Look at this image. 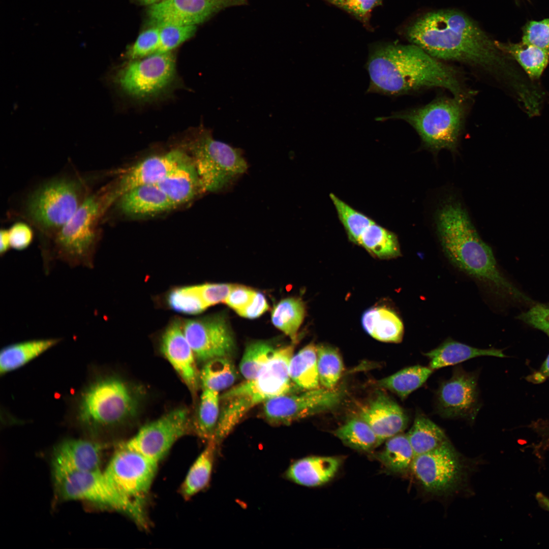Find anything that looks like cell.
Segmentation results:
<instances>
[{"instance_id": "obj_1", "label": "cell", "mask_w": 549, "mask_h": 549, "mask_svg": "<svg viewBox=\"0 0 549 549\" xmlns=\"http://www.w3.org/2000/svg\"><path fill=\"white\" fill-rule=\"evenodd\" d=\"M409 41L441 60L466 64L494 76L505 74L503 53L475 21L455 10L426 13L407 28Z\"/></svg>"}, {"instance_id": "obj_2", "label": "cell", "mask_w": 549, "mask_h": 549, "mask_svg": "<svg viewBox=\"0 0 549 549\" xmlns=\"http://www.w3.org/2000/svg\"><path fill=\"white\" fill-rule=\"evenodd\" d=\"M367 68L370 79L367 93L395 96L438 87L463 101L471 95L454 69L412 44L376 46Z\"/></svg>"}, {"instance_id": "obj_3", "label": "cell", "mask_w": 549, "mask_h": 549, "mask_svg": "<svg viewBox=\"0 0 549 549\" xmlns=\"http://www.w3.org/2000/svg\"><path fill=\"white\" fill-rule=\"evenodd\" d=\"M435 222L441 247L453 265L502 298L530 301L500 272L491 248L480 238L460 203L446 202L437 210Z\"/></svg>"}, {"instance_id": "obj_4", "label": "cell", "mask_w": 549, "mask_h": 549, "mask_svg": "<svg viewBox=\"0 0 549 549\" xmlns=\"http://www.w3.org/2000/svg\"><path fill=\"white\" fill-rule=\"evenodd\" d=\"M94 174L76 172L56 175L28 193L16 215L38 232L43 260L50 242L94 191Z\"/></svg>"}, {"instance_id": "obj_5", "label": "cell", "mask_w": 549, "mask_h": 549, "mask_svg": "<svg viewBox=\"0 0 549 549\" xmlns=\"http://www.w3.org/2000/svg\"><path fill=\"white\" fill-rule=\"evenodd\" d=\"M115 201L113 185L93 191L51 239L47 263L60 260L69 266L93 268L100 238L99 223Z\"/></svg>"}, {"instance_id": "obj_6", "label": "cell", "mask_w": 549, "mask_h": 549, "mask_svg": "<svg viewBox=\"0 0 549 549\" xmlns=\"http://www.w3.org/2000/svg\"><path fill=\"white\" fill-rule=\"evenodd\" d=\"M463 101L441 98L418 108L395 112L377 120L399 119L409 124L420 136L424 146L437 152L455 151L459 143L464 115Z\"/></svg>"}, {"instance_id": "obj_7", "label": "cell", "mask_w": 549, "mask_h": 549, "mask_svg": "<svg viewBox=\"0 0 549 549\" xmlns=\"http://www.w3.org/2000/svg\"><path fill=\"white\" fill-rule=\"evenodd\" d=\"M189 147L204 191L227 189L248 169L240 149L215 139L204 128L199 130Z\"/></svg>"}, {"instance_id": "obj_8", "label": "cell", "mask_w": 549, "mask_h": 549, "mask_svg": "<svg viewBox=\"0 0 549 549\" xmlns=\"http://www.w3.org/2000/svg\"><path fill=\"white\" fill-rule=\"evenodd\" d=\"M138 395L126 382L110 377L93 383L81 399L79 416L91 427H105L121 423L138 411Z\"/></svg>"}, {"instance_id": "obj_9", "label": "cell", "mask_w": 549, "mask_h": 549, "mask_svg": "<svg viewBox=\"0 0 549 549\" xmlns=\"http://www.w3.org/2000/svg\"><path fill=\"white\" fill-rule=\"evenodd\" d=\"M54 479L57 492L64 499L100 504L125 513L139 525H146L142 507L119 492L101 470L70 472Z\"/></svg>"}, {"instance_id": "obj_10", "label": "cell", "mask_w": 549, "mask_h": 549, "mask_svg": "<svg viewBox=\"0 0 549 549\" xmlns=\"http://www.w3.org/2000/svg\"><path fill=\"white\" fill-rule=\"evenodd\" d=\"M175 57L172 52L129 60L116 72L114 81L127 96L147 101L165 93L175 80Z\"/></svg>"}, {"instance_id": "obj_11", "label": "cell", "mask_w": 549, "mask_h": 549, "mask_svg": "<svg viewBox=\"0 0 549 549\" xmlns=\"http://www.w3.org/2000/svg\"><path fill=\"white\" fill-rule=\"evenodd\" d=\"M294 347L293 344L276 349L255 377L230 388L222 396L230 399L247 414L260 403L290 393L293 382L289 367Z\"/></svg>"}, {"instance_id": "obj_12", "label": "cell", "mask_w": 549, "mask_h": 549, "mask_svg": "<svg viewBox=\"0 0 549 549\" xmlns=\"http://www.w3.org/2000/svg\"><path fill=\"white\" fill-rule=\"evenodd\" d=\"M410 470L424 492L439 496L456 492L467 476L463 459L449 441L432 451L415 456Z\"/></svg>"}, {"instance_id": "obj_13", "label": "cell", "mask_w": 549, "mask_h": 549, "mask_svg": "<svg viewBox=\"0 0 549 549\" xmlns=\"http://www.w3.org/2000/svg\"><path fill=\"white\" fill-rule=\"evenodd\" d=\"M158 464L121 445L104 472L119 492L142 507L155 478Z\"/></svg>"}, {"instance_id": "obj_14", "label": "cell", "mask_w": 549, "mask_h": 549, "mask_svg": "<svg viewBox=\"0 0 549 549\" xmlns=\"http://www.w3.org/2000/svg\"><path fill=\"white\" fill-rule=\"evenodd\" d=\"M342 390L324 387L288 393L263 403L262 415L272 425H289L298 419L330 410L341 403Z\"/></svg>"}, {"instance_id": "obj_15", "label": "cell", "mask_w": 549, "mask_h": 549, "mask_svg": "<svg viewBox=\"0 0 549 549\" xmlns=\"http://www.w3.org/2000/svg\"><path fill=\"white\" fill-rule=\"evenodd\" d=\"M189 423L188 411L177 408L142 426L122 445L159 463L175 442L188 433Z\"/></svg>"}, {"instance_id": "obj_16", "label": "cell", "mask_w": 549, "mask_h": 549, "mask_svg": "<svg viewBox=\"0 0 549 549\" xmlns=\"http://www.w3.org/2000/svg\"><path fill=\"white\" fill-rule=\"evenodd\" d=\"M182 328L197 361L230 358L235 350L232 331L222 317L188 319Z\"/></svg>"}, {"instance_id": "obj_17", "label": "cell", "mask_w": 549, "mask_h": 549, "mask_svg": "<svg viewBox=\"0 0 549 549\" xmlns=\"http://www.w3.org/2000/svg\"><path fill=\"white\" fill-rule=\"evenodd\" d=\"M435 405L442 417L474 420L480 408L477 375L454 368L451 377L437 390Z\"/></svg>"}, {"instance_id": "obj_18", "label": "cell", "mask_w": 549, "mask_h": 549, "mask_svg": "<svg viewBox=\"0 0 549 549\" xmlns=\"http://www.w3.org/2000/svg\"><path fill=\"white\" fill-rule=\"evenodd\" d=\"M227 0H161L149 6L148 15L156 26L196 25L222 8Z\"/></svg>"}, {"instance_id": "obj_19", "label": "cell", "mask_w": 549, "mask_h": 549, "mask_svg": "<svg viewBox=\"0 0 549 549\" xmlns=\"http://www.w3.org/2000/svg\"><path fill=\"white\" fill-rule=\"evenodd\" d=\"M190 158L183 150L174 149L142 160L126 171L114 184L116 200L124 193L136 187L157 184Z\"/></svg>"}, {"instance_id": "obj_20", "label": "cell", "mask_w": 549, "mask_h": 549, "mask_svg": "<svg viewBox=\"0 0 549 549\" xmlns=\"http://www.w3.org/2000/svg\"><path fill=\"white\" fill-rule=\"evenodd\" d=\"M161 349L188 387L192 392L196 391L200 381L197 360L179 321L172 322L165 330Z\"/></svg>"}, {"instance_id": "obj_21", "label": "cell", "mask_w": 549, "mask_h": 549, "mask_svg": "<svg viewBox=\"0 0 549 549\" xmlns=\"http://www.w3.org/2000/svg\"><path fill=\"white\" fill-rule=\"evenodd\" d=\"M359 417L372 429L380 444L401 433L405 430L409 422L408 416L403 409L382 392H379L361 408Z\"/></svg>"}, {"instance_id": "obj_22", "label": "cell", "mask_w": 549, "mask_h": 549, "mask_svg": "<svg viewBox=\"0 0 549 549\" xmlns=\"http://www.w3.org/2000/svg\"><path fill=\"white\" fill-rule=\"evenodd\" d=\"M102 446L81 439H70L59 444L53 457V477L73 472L100 469Z\"/></svg>"}, {"instance_id": "obj_23", "label": "cell", "mask_w": 549, "mask_h": 549, "mask_svg": "<svg viewBox=\"0 0 549 549\" xmlns=\"http://www.w3.org/2000/svg\"><path fill=\"white\" fill-rule=\"evenodd\" d=\"M341 464L334 456H309L298 460L286 470L285 477L297 484L309 486L321 485L330 480Z\"/></svg>"}, {"instance_id": "obj_24", "label": "cell", "mask_w": 549, "mask_h": 549, "mask_svg": "<svg viewBox=\"0 0 549 549\" xmlns=\"http://www.w3.org/2000/svg\"><path fill=\"white\" fill-rule=\"evenodd\" d=\"M121 210L133 216L158 213L175 206L156 185H143L133 188L118 199Z\"/></svg>"}, {"instance_id": "obj_25", "label": "cell", "mask_w": 549, "mask_h": 549, "mask_svg": "<svg viewBox=\"0 0 549 549\" xmlns=\"http://www.w3.org/2000/svg\"><path fill=\"white\" fill-rule=\"evenodd\" d=\"M156 185L175 207L204 191L191 157Z\"/></svg>"}, {"instance_id": "obj_26", "label": "cell", "mask_w": 549, "mask_h": 549, "mask_svg": "<svg viewBox=\"0 0 549 549\" xmlns=\"http://www.w3.org/2000/svg\"><path fill=\"white\" fill-rule=\"evenodd\" d=\"M423 355L429 359V367L433 371L479 356L505 357L501 350L477 348L451 339L446 340L438 347Z\"/></svg>"}, {"instance_id": "obj_27", "label": "cell", "mask_w": 549, "mask_h": 549, "mask_svg": "<svg viewBox=\"0 0 549 549\" xmlns=\"http://www.w3.org/2000/svg\"><path fill=\"white\" fill-rule=\"evenodd\" d=\"M361 321L365 331L379 341L399 343L402 340L403 324L390 309L383 307L369 309L362 315Z\"/></svg>"}, {"instance_id": "obj_28", "label": "cell", "mask_w": 549, "mask_h": 549, "mask_svg": "<svg viewBox=\"0 0 549 549\" xmlns=\"http://www.w3.org/2000/svg\"><path fill=\"white\" fill-rule=\"evenodd\" d=\"M60 339L32 340L9 345L0 352V373L17 369L59 342Z\"/></svg>"}, {"instance_id": "obj_29", "label": "cell", "mask_w": 549, "mask_h": 549, "mask_svg": "<svg viewBox=\"0 0 549 549\" xmlns=\"http://www.w3.org/2000/svg\"><path fill=\"white\" fill-rule=\"evenodd\" d=\"M357 245L380 259L395 258L401 255L396 235L374 221L363 230Z\"/></svg>"}, {"instance_id": "obj_30", "label": "cell", "mask_w": 549, "mask_h": 549, "mask_svg": "<svg viewBox=\"0 0 549 549\" xmlns=\"http://www.w3.org/2000/svg\"><path fill=\"white\" fill-rule=\"evenodd\" d=\"M289 373L292 382L301 389L307 390L320 387L316 346L311 343L293 355Z\"/></svg>"}, {"instance_id": "obj_31", "label": "cell", "mask_w": 549, "mask_h": 549, "mask_svg": "<svg viewBox=\"0 0 549 549\" xmlns=\"http://www.w3.org/2000/svg\"><path fill=\"white\" fill-rule=\"evenodd\" d=\"M406 434L415 456L432 451L449 441L439 426L420 413L416 415Z\"/></svg>"}, {"instance_id": "obj_32", "label": "cell", "mask_w": 549, "mask_h": 549, "mask_svg": "<svg viewBox=\"0 0 549 549\" xmlns=\"http://www.w3.org/2000/svg\"><path fill=\"white\" fill-rule=\"evenodd\" d=\"M496 44L503 53L516 60L532 79H539L549 62V52L535 46L522 42Z\"/></svg>"}, {"instance_id": "obj_33", "label": "cell", "mask_w": 549, "mask_h": 549, "mask_svg": "<svg viewBox=\"0 0 549 549\" xmlns=\"http://www.w3.org/2000/svg\"><path fill=\"white\" fill-rule=\"evenodd\" d=\"M375 456L389 471L403 474L410 469L415 454L407 434L400 433L387 439Z\"/></svg>"}, {"instance_id": "obj_34", "label": "cell", "mask_w": 549, "mask_h": 549, "mask_svg": "<svg viewBox=\"0 0 549 549\" xmlns=\"http://www.w3.org/2000/svg\"><path fill=\"white\" fill-rule=\"evenodd\" d=\"M433 372L429 367L413 365L378 380L377 384L378 386L395 393L404 400L421 387Z\"/></svg>"}, {"instance_id": "obj_35", "label": "cell", "mask_w": 549, "mask_h": 549, "mask_svg": "<svg viewBox=\"0 0 549 549\" xmlns=\"http://www.w3.org/2000/svg\"><path fill=\"white\" fill-rule=\"evenodd\" d=\"M218 445L214 438L208 440L205 448L192 465L182 486L185 497L194 495L207 485Z\"/></svg>"}, {"instance_id": "obj_36", "label": "cell", "mask_w": 549, "mask_h": 549, "mask_svg": "<svg viewBox=\"0 0 549 549\" xmlns=\"http://www.w3.org/2000/svg\"><path fill=\"white\" fill-rule=\"evenodd\" d=\"M237 378L236 369L229 357H217L208 360L199 372L203 389L219 392L232 386Z\"/></svg>"}, {"instance_id": "obj_37", "label": "cell", "mask_w": 549, "mask_h": 549, "mask_svg": "<svg viewBox=\"0 0 549 549\" xmlns=\"http://www.w3.org/2000/svg\"><path fill=\"white\" fill-rule=\"evenodd\" d=\"M305 315V307L302 301L295 297H289L280 301L271 314L273 324L291 340L293 344L297 341V331Z\"/></svg>"}, {"instance_id": "obj_38", "label": "cell", "mask_w": 549, "mask_h": 549, "mask_svg": "<svg viewBox=\"0 0 549 549\" xmlns=\"http://www.w3.org/2000/svg\"><path fill=\"white\" fill-rule=\"evenodd\" d=\"M333 434L346 445L359 451H370L380 445L372 429L359 417L348 420Z\"/></svg>"}, {"instance_id": "obj_39", "label": "cell", "mask_w": 549, "mask_h": 549, "mask_svg": "<svg viewBox=\"0 0 549 549\" xmlns=\"http://www.w3.org/2000/svg\"><path fill=\"white\" fill-rule=\"evenodd\" d=\"M219 392L203 389L201 394L196 424L198 435L207 441L214 438L220 413Z\"/></svg>"}, {"instance_id": "obj_40", "label": "cell", "mask_w": 549, "mask_h": 549, "mask_svg": "<svg viewBox=\"0 0 549 549\" xmlns=\"http://www.w3.org/2000/svg\"><path fill=\"white\" fill-rule=\"evenodd\" d=\"M316 348L320 384L326 388H334L344 370L341 355L331 346L320 344Z\"/></svg>"}, {"instance_id": "obj_41", "label": "cell", "mask_w": 549, "mask_h": 549, "mask_svg": "<svg viewBox=\"0 0 549 549\" xmlns=\"http://www.w3.org/2000/svg\"><path fill=\"white\" fill-rule=\"evenodd\" d=\"M329 197L349 240L357 245L362 231L374 220L353 208L333 193H330Z\"/></svg>"}, {"instance_id": "obj_42", "label": "cell", "mask_w": 549, "mask_h": 549, "mask_svg": "<svg viewBox=\"0 0 549 549\" xmlns=\"http://www.w3.org/2000/svg\"><path fill=\"white\" fill-rule=\"evenodd\" d=\"M276 349L264 341H256L246 348L239 363V371L246 379L255 377L274 354Z\"/></svg>"}, {"instance_id": "obj_43", "label": "cell", "mask_w": 549, "mask_h": 549, "mask_svg": "<svg viewBox=\"0 0 549 549\" xmlns=\"http://www.w3.org/2000/svg\"><path fill=\"white\" fill-rule=\"evenodd\" d=\"M167 303L170 308L175 312L189 315L200 313L208 307L199 292L197 285L172 290L168 295Z\"/></svg>"}, {"instance_id": "obj_44", "label": "cell", "mask_w": 549, "mask_h": 549, "mask_svg": "<svg viewBox=\"0 0 549 549\" xmlns=\"http://www.w3.org/2000/svg\"><path fill=\"white\" fill-rule=\"evenodd\" d=\"M160 29V45L156 53L171 52L195 34L196 25L165 24Z\"/></svg>"}, {"instance_id": "obj_45", "label": "cell", "mask_w": 549, "mask_h": 549, "mask_svg": "<svg viewBox=\"0 0 549 549\" xmlns=\"http://www.w3.org/2000/svg\"><path fill=\"white\" fill-rule=\"evenodd\" d=\"M160 45V29L154 25L140 33L126 53L129 60L142 58L156 53Z\"/></svg>"}, {"instance_id": "obj_46", "label": "cell", "mask_w": 549, "mask_h": 549, "mask_svg": "<svg viewBox=\"0 0 549 549\" xmlns=\"http://www.w3.org/2000/svg\"><path fill=\"white\" fill-rule=\"evenodd\" d=\"M522 42L549 52V18L527 22L523 27Z\"/></svg>"}, {"instance_id": "obj_47", "label": "cell", "mask_w": 549, "mask_h": 549, "mask_svg": "<svg viewBox=\"0 0 549 549\" xmlns=\"http://www.w3.org/2000/svg\"><path fill=\"white\" fill-rule=\"evenodd\" d=\"M348 12L366 26L369 25L371 13L382 0H325Z\"/></svg>"}, {"instance_id": "obj_48", "label": "cell", "mask_w": 549, "mask_h": 549, "mask_svg": "<svg viewBox=\"0 0 549 549\" xmlns=\"http://www.w3.org/2000/svg\"><path fill=\"white\" fill-rule=\"evenodd\" d=\"M517 318L543 331L549 337V307L541 304L534 305Z\"/></svg>"}, {"instance_id": "obj_49", "label": "cell", "mask_w": 549, "mask_h": 549, "mask_svg": "<svg viewBox=\"0 0 549 549\" xmlns=\"http://www.w3.org/2000/svg\"><path fill=\"white\" fill-rule=\"evenodd\" d=\"M233 285L228 284H205L197 286L203 300L208 307L225 302Z\"/></svg>"}, {"instance_id": "obj_50", "label": "cell", "mask_w": 549, "mask_h": 549, "mask_svg": "<svg viewBox=\"0 0 549 549\" xmlns=\"http://www.w3.org/2000/svg\"><path fill=\"white\" fill-rule=\"evenodd\" d=\"M29 224L17 222L9 229L11 248L21 251L28 248L32 243L34 234Z\"/></svg>"}, {"instance_id": "obj_51", "label": "cell", "mask_w": 549, "mask_h": 549, "mask_svg": "<svg viewBox=\"0 0 549 549\" xmlns=\"http://www.w3.org/2000/svg\"><path fill=\"white\" fill-rule=\"evenodd\" d=\"M255 293V291L248 287L233 285L225 302L237 312L251 302Z\"/></svg>"}, {"instance_id": "obj_52", "label": "cell", "mask_w": 549, "mask_h": 549, "mask_svg": "<svg viewBox=\"0 0 549 549\" xmlns=\"http://www.w3.org/2000/svg\"><path fill=\"white\" fill-rule=\"evenodd\" d=\"M268 307L264 295L260 292H256L251 302L236 313L241 317L254 319L260 316L268 309Z\"/></svg>"}, {"instance_id": "obj_53", "label": "cell", "mask_w": 549, "mask_h": 549, "mask_svg": "<svg viewBox=\"0 0 549 549\" xmlns=\"http://www.w3.org/2000/svg\"><path fill=\"white\" fill-rule=\"evenodd\" d=\"M549 377V354L538 371L529 376V380L533 383H541Z\"/></svg>"}, {"instance_id": "obj_54", "label": "cell", "mask_w": 549, "mask_h": 549, "mask_svg": "<svg viewBox=\"0 0 549 549\" xmlns=\"http://www.w3.org/2000/svg\"><path fill=\"white\" fill-rule=\"evenodd\" d=\"M0 254L2 257L11 248L8 229H2L0 231Z\"/></svg>"}, {"instance_id": "obj_55", "label": "cell", "mask_w": 549, "mask_h": 549, "mask_svg": "<svg viewBox=\"0 0 549 549\" xmlns=\"http://www.w3.org/2000/svg\"><path fill=\"white\" fill-rule=\"evenodd\" d=\"M536 498L542 508L549 511V498L541 493H537Z\"/></svg>"}, {"instance_id": "obj_56", "label": "cell", "mask_w": 549, "mask_h": 549, "mask_svg": "<svg viewBox=\"0 0 549 549\" xmlns=\"http://www.w3.org/2000/svg\"><path fill=\"white\" fill-rule=\"evenodd\" d=\"M136 1L138 3H139L140 4H141V5H148V6H151V5H153V4L160 1L161 0H136Z\"/></svg>"}]
</instances>
